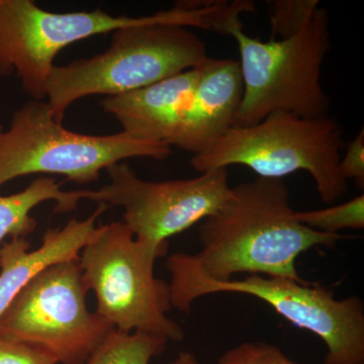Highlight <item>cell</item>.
Masks as SVG:
<instances>
[{
  "mask_svg": "<svg viewBox=\"0 0 364 364\" xmlns=\"http://www.w3.org/2000/svg\"><path fill=\"white\" fill-rule=\"evenodd\" d=\"M228 6L226 1L177 2L138 25L117 28L105 52L54 65L47 97L55 121L62 124L67 109L80 98L117 97L203 65L207 46L189 28L217 32Z\"/></svg>",
  "mask_w": 364,
  "mask_h": 364,
  "instance_id": "obj_1",
  "label": "cell"
},
{
  "mask_svg": "<svg viewBox=\"0 0 364 364\" xmlns=\"http://www.w3.org/2000/svg\"><path fill=\"white\" fill-rule=\"evenodd\" d=\"M198 238L200 252L174 256L208 279L229 282L237 273H248L308 284L296 270L299 256L315 247H334L351 237L301 224L284 182L257 177L232 188L226 203L202 221Z\"/></svg>",
  "mask_w": 364,
  "mask_h": 364,
  "instance_id": "obj_2",
  "label": "cell"
},
{
  "mask_svg": "<svg viewBox=\"0 0 364 364\" xmlns=\"http://www.w3.org/2000/svg\"><path fill=\"white\" fill-rule=\"evenodd\" d=\"M239 16H232L221 31L236 40L240 53L244 93L234 127L252 126L274 112L328 116L331 102L321 83L323 63L331 49L328 11L318 7L298 35L267 42L244 32Z\"/></svg>",
  "mask_w": 364,
  "mask_h": 364,
  "instance_id": "obj_3",
  "label": "cell"
},
{
  "mask_svg": "<svg viewBox=\"0 0 364 364\" xmlns=\"http://www.w3.org/2000/svg\"><path fill=\"white\" fill-rule=\"evenodd\" d=\"M343 129L331 117H304L274 112L259 123L233 127L191 164L196 171L242 165L258 177L282 179L305 170L315 181L321 200L336 202L347 191L339 172Z\"/></svg>",
  "mask_w": 364,
  "mask_h": 364,
  "instance_id": "obj_4",
  "label": "cell"
},
{
  "mask_svg": "<svg viewBox=\"0 0 364 364\" xmlns=\"http://www.w3.org/2000/svg\"><path fill=\"white\" fill-rule=\"evenodd\" d=\"M166 268L172 308L191 312L196 299L212 294L252 296L268 304L289 322L312 332L327 348L324 364H364V305L358 296L335 299L328 287L299 284L284 277L247 275L243 279L215 282L184 267L171 255Z\"/></svg>",
  "mask_w": 364,
  "mask_h": 364,
  "instance_id": "obj_5",
  "label": "cell"
},
{
  "mask_svg": "<svg viewBox=\"0 0 364 364\" xmlns=\"http://www.w3.org/2000/svg\"><path fill=\"white\" fill-rule=\"evenodd\" d=\"M79 256L97 312L116 330L157 335L170 341L184 338L181 326L167 317L171 310L169 284L154 274L159 253L136 241L124 222L97 227Z\"/></svg>",
  "mask_w": 364,
  "mask_h": 364,
  "instance_id": "obj_6",
  "label": "cell"
},
{
  "mask_svg": "<svg viewBox=\"0 0 364 364\" xmlns=\"http://www.w3.org/2000/svg\"><path fill=\"white\" fill-rule=\"evenodd\" d=\"M171 147L124 132L95 136L66 130L48 102L30 100L0 134V188L18 177L59 174L78 184L97 181L102 170L130 158L167 159Z\"/></svg>",
  "mask_w": 364,
  "mask_h": 364,
  "instance_id": "obj_7",
  "label": "cell"
},
{
  "mask_svg": "<svg viewBox=\"0 0 364 364\" xmlns=\"http://www.w3.org/2000/svg\"><path fill=\"white\" fill-rule=\"evenodd\" d=\"M79 259L46 268L0 317V338L51 356L60 364H85L114 329L86 305Z\"/></svg>",
  "mask_w": 364,
  "mask_h": 364,
  "instance_id": "obj_8",
  "label": "cell"
},
{
  "mask_svg": "<svg viewBox=\"0 0 364 364\" xmlns=\"http://www.w3.org/2000/svg\"><path fill=\"white\" fill-rule=\"evenodd\" d=\"M105 171L109 183L86 189L85 200L124 208V223L136 240L166 255L168 239L214 215L232 193L227 168L208 170L200 176L178 181L139 178L128 163Z\"/></svg>",
  "mask_w": 364,
  "mask_h": 364,
  "instance_id": "obj_9",
  "label": "cell"
},
{
  "mask_svg": "<svg viewBox=\"0 0 364 364\" xmlns=\"http://www.w3.org/2000/svg\"><path fill=\"white\" fill-rule=\"evenodd\" d=\"M145 18L114 16L100 7L57 14L40 9L32 0H0V74L16 73L26 95L42 102L54 60L64 48L138 25Z\"/></svg>",
  "mask_w": 364,
  "mask_h": 364,
  "instance_id": "obj_10",
  "label": "cell"
},
{
  "mask_svg": "<svg viewBox=\"0 0 364 364\" xmlns=\"http://www.w3.org/2000/svg\"><path fill=\"white\" fill-rule=\"evenodd\" d=\"M244 85L239 62L208 57L169 146L200 154L233 128Z\"/></svg>",
  "mask_w": 364,
  "mask_h": 364,
  "instance_id": "obj_11",
  "label": "cell"
},
{
  "mask_svg": "<svg viewBox=\"0 0 364 364\" xmlns=\"http://www.w3.org/2000/svg\"><path fill=\"white\" fill-rule=\"evenodd\" d=\"M200 66L140 90L107 97L100 105L122 124L127 135L169 145L191 102Z\"/></svg>",
  "mask_w": 364,
  "mask_h": 364,
  "instance_id": "obj_12",
  "label": "cell"
},
{
  "mask_svg": "<svg viewBox=\"0 0 364 364\" xmlns=\"http://www.w3.org/2000/svg\"><path fill=\"white\" fill-rule=\"evenodd\" d=\"M107 208L100 203L85 220L72 219L63 228L48 230L35 250H30V242L23 237L11 239L0 247V317L21 289L46 268L79 259L97 230V220Z\"/></svg>",
  "mask_w": 364,
  "mask_h": 364,
  "instance_id": "obj_13",
  "label": "cell"
},
{
  "mask_svg": "<svg viewBox=\"0 0 364 364\" xmlns=\"http://www.w3.org/2000/svg\"><path fill=\"white\" fill-rule=\"evenodd\" d=\"M62 184L54 178L40 176L14 195L0 196V243L6 238H26L37 227L31 213L42 203L54 200L55 212L75 210L80 200H85V191H64Z\"/></svg>",
  "mask_w": 364,
  "mask_h": 364,
  "instance_id": "obj_14",
  "label": "cell"
},
{
  "mask_svg": "<svg viewBox=\"0 0 364 364\" xmlns=\"http://www.w3.org/2000/svg\"><path fill=\"white\" fill-rule=\"evenodd\" d=\"M167 342L157 335L114 329L85 364H150L165 351Z\"/></svg>",
  "mask_w": 364,
  "mask_h": 364,
  "instance_id": "obj_15",
  "label": "cell"
},
{
  "mask_svg": "<svg viewBox=\"0 0 364 364\" xmlns=\"http://www.w3.org/2000/svg\"><path fill=\"white\" fill-rule=\"evenodd\" d=\"M296 219L301 224L328 234H340L344 229L363 230L364 228V196L353 200L310 212H296Z\"/></svg>",
  "mask_w": 364,
  "mask_h": 364,
  "instance_id": "obj_16",
  "label": "cell"
},
{
  "mask_svg": "<svg viewBox=\"0 0 364 364\" xmlns=\"http://www.w3.org/2000/svg\"><path fill=\"white\" fill-rule=\"evenodd\" d=\"M318 0L269 1L272 40H286L301 33L318 9Z\"/></svg>",
  "mask_w": 364,
  "mask_h": 364,
  "instance_id": "obj_17",
  "label": "cell"
},
{
  "mask_svg": "<svg viewBox=\"0 0 364 364\" xmlns=\"http://www.w3.org/2000/svg\"><path fill=\"white\" fill-rule=\"evenodd\" d=\"M218 364H298L287 358L277 345L245 342L222 354Z\"/></svg>",
  "mask_w": 364,
  "mask_h": 364,
  "instance_id": "obj_18",
  "label": "cell"
},
{
  "mask_svg": "<svg viewBox=\"0 0 364 364\" xmlns=\"http://www.w3.org/2000/svg\"><path fill=\"white\" fill-rule=\"evenodd\" d=\"M339 172L345 181L353 179L359 188H364V131L348 143L344 156L340 158Z\"/></svg>",
  "mask_w": 364,
  "mask_h": 364,
  "instance_id": "obj_19",
  "label": "cell"
},
{
  "mask_svg": "<svg viewBox=\"0 0 364 364\" xmlns=\"http://www.w3.org/2000/svg\"><path fill=\"white\" fill-rule=\"evenodd\" d=\"M0 364H58L51 356L18 342L0 338Z\"/></svg>",
  "mask_w": 364,
  "mask_h": 364,
  "instance_id": "obj_20",
  "label": "cell"
},
{
  "mask_svg": "<svg viewBox=\"0 0 364 364\" xmlns=\"http://www.w3.org/2000/svg\"><path fill=\"white\" fill-rule=\"evenodd\" d=\"M166 364H203L196 359L195 354L191 352L182 351L179 352L178 355L176 356L173 360L169 361Z\"/></svg>",
  "mask_w": 364,
  "mask_h": 364,
  "instance_id": "obj_21",
  "label": "cell"
},
{
  "mask_svg": "<svg viewBox=\"0 0 364 364\" xmlns=\"http://www.w3.org/2000/svg\"><path fill=\"white\" fill-rule=\"evenodd\" d=\"M2 132H4V130H2V126L1 124H0V134H1Z\"/></svg>",
  "mask_w": 364,
  "mask_h": 364,
  "instance_id": "obj_22",
  "label": "cell"
}]
</instances>
